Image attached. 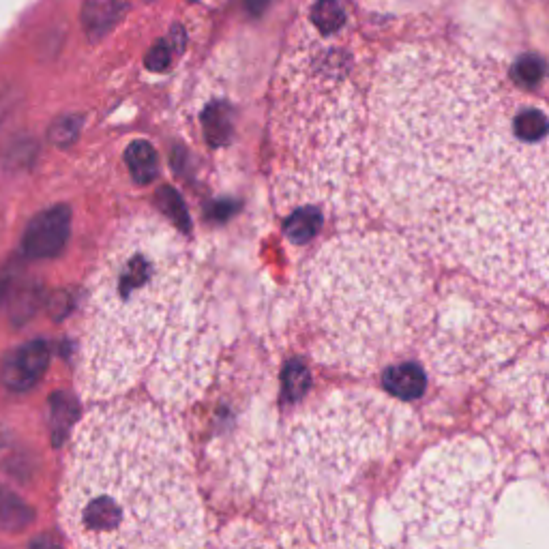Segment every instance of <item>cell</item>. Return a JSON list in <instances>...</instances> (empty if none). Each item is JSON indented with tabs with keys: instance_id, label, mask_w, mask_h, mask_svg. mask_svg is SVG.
Returning a JSON list of instances; mask_svg holds the SVG:
<instances>
[{
	"instance_id": "23",
	"label": "cell",
	"mask_w": 549,
	"mask_h": 549,
	"mask_svg": "<svg viewBox=\"0 0 549 549\" xmlns=\"http://www.w3.org/2000/svg\"><path fill=\"white\" fill-rule=\"evenodd\" d=\"M245 9L251 13V16H262V13L269 9L273 0H243Z\"/></svg>"
},
{
	"instance_id": "13",
	"label": "cell",
	"mask_w": 549,
	"mask_h": 549,
	"mask_svg": "<svg viewBox=\"0 0 549 549\" xmlns=\"http://www.w3.org/2000/svg\"><path fill=\"white\" fill-rule=\"evenodd\" d=\"M513 133L528 144H543L547 136V118L537 108H524L513 114Z\"/></svg>"
},
{
	"instance_id": "9",
	"label": "cell",
	"mask_w": 549,
	"mask_h": 549,
	"mask_svg": "<svg viewBox=\"0 0 549 549\" xmlns=\"http://www.w3.org/2000/svg\"><path fill=\"white\" fill-rule=\"evenodd\" d=\"M48 363L50 348L46 341H28V344H22L5 356L3 367H0V378L13 391H28L46 374Z\"/></svg>"
},
{
	"instance_id": "16",
	"label": "cell",
	"mask_w": 549,
	"mask_h": 549,
	"mask_svg": "<svg viewBox=\"0 0 549 549\" xmlns=\"http://www.w3.org/2000/svg\"><path fill=\"white\" fill-rule=\"evenodd\" d=\"M31 519V509L24 502H20L18 496L0 489V526L7 530H22L24 526L31 524Z\"/></svg>"
},
{
	"instance_id": "17",
	"label": "cell",
	"mask_w": 549,
	"mask_h": 549,
	"mask_svg": "<svg viewBox=\"0 0 549 549\" xmlns=\"http://www.w3.org/2000/svg\"><path fill=\"white\" fill-rule=\"evenodd\" d=\"M511 73H513V80L519 86L532 88V86L541 84V80L545 76V63H543V58L537 56V54H524L515 63V67H513Z\"/></svg>"
},
{
	"instance_id": "10",
	"label": "cell",
	"mask_w": 549,
	"mask_h": 549,
	"mask_svg": "<svg viewBox=\"0 0 549 549\" xmlns=\"http://www.w3.org/2000/svg\"><path fill=\"white\" fill-rule=\"evenodd\" d=\"M127 0H84L82 26L93 41L106 37L127 16Z\"/></svg>"
},
{
	"instance_id": "21",
	"label": "cell",
	"mask_w": 549,
	"mask_h": 549,
	"mask_svg": "<svg viewBox=\"0 0 549 549\" xmlns=\"http://www.w3.org/2000/svg\"><path fill=\"white\" fill-rule=\"evenodd\" d=\"M174 52H178V50L172 46L170 39L159 41L157 46H155L151 52H148V56H146V67L151 69V71H166V69L172 65V56H174Z\"/></svg>"
},
{
	"instance_id": "1",
	"label": "cell",
	"mask_w": 549,
	"mask_h": 549,
	"mask_svg": "<svg viewBox=\"0 0 549 549\" xmlns=\"http://www.w3.org/2000/svg\"><path fill=\"white\" fill-rule=\"evenodd\" d=\"M372 198L397 232L481 284L543 292L547 159L477 73L408 63L374 97L367 140Z\"/></svg>"
},
{
	"instance_id": "12",
	"label": "cell",
	"mask_w": 549,
	"mask_h": 549,
	"mask_svg": "<svg viewBox=\"0 0 549 549\" xmlns=\"http://www.w3.org/2000/svg\"><path fill=\"white\" fill-rule=\"evenodd\" d=\"M127 166L131 170V176L136 178L138 183H151L155 174H157V155H155V148L140 140V142H133L129 148H127Z\"/></svg>"
},
{
	"instance_id": "5",
	"label": "cell",
	"mask_w": 549,
	"mask_h": 549,
	"mask_svg": "<svg viewBox=\"0 0 549 549\" xmlns=\"http://www.w3.org/2000/svg\"><path fill=\"white\" fill-rule=\"evenodd\" d=\"M429 277L402 234L352 232L305 266L301 301L322 363L365 372L429 322Z\"/></svg>"
},
{
	"instance_id": "18",
	"label": "cell",
	"mask_w": 549,
	"mask_h": 549,
	"mask_svg": "<svg viewBox=\"0 0 549 549\" xmlns=\"http://www.w3.org/2000/svg\"><path fill=\"white\" fill-rule=\"evenodd\" d=\"M73 410H76V404L71 402L69 397H65L63 393H56L54 402H52V419H54V434H56V442L67 436L69 427H71V421L76 414H73Z\"/></svg>"
},
{
	"instance_id": "7",
	"label": "cell",
	"mask_w": 549,
	"mask_h": 549,
	"mask_svg": "<svg viewBox=\"0 0 549 549\" xmlns=\"http://www.w3.org/2000/svg\"><path fill=\"white\" fill-rule=\"evenodd\" d=\"M468 309H464L466 320L457 316L455 309L438 318L436 329L429 337L432 346L427 354H432V363L442 374L468 376L483 372L485 367L494 365L498 356L507 354L517 339V318L513 305H502L498 301H472L464 294Z\"/></svg>"
},
{
	"instance_id": "22",
	"label": "cell",
	"mask_w": 549,
	"mask_h": 549,
	"mask_svg": "<svg viewBox=\"0 0 549 549\" xmlns=\"http://www.w3.org/2000/svg\"><path fill=\"white\" fill-rule=\"evenodd\" d=\"M78 129H80V118L76 116H67V118H61V121H58L52 131H50V136L56 144H67L71 142L73 138L78 136Z\"/></svg>"
},
{
	"instance_id": "3",
	"label": "cell",
	"mask_w": 549,
	"mask_h": 549,
	"mask_svg": "<svg viewBox=\"0 0 549 549\" xmlns=\"http://www.w3.org/2000/svg\"><path fill=\"white\" fill-rule=\"evenodd\" d=\"M61 522L82 547L204 545V507L181 423L146 402L88 414L69 449Z\"/></svg>"
},
{
	"instance_id": "14",
	"label": "cell",
	"mask_w": 549,
	"mask_h": 549,
	"mask_svg": "<svg viewBox=\"0 0 549 549\" xmlns=\"http://www.w3.org/2000/svg\"><path fill=\"white\" fill-rule=\"evenodd\" d=\"M311 22L322 35H335L346 24V9L339 0H318L311 9Z\"/></svg>"
},
{
	"instance_id": "11",
	"label": "cell",
	"mask_w": 549,
	"mask_h": 549,
	"mask_svg": "<svg viewBox=\"0 0 549 549\" xmlns=\"http://www.w3.org/2000/svg\"><path fill=\"white\" fill-rule=\"evenodd\" d=\"M427 380L417 365L402 363L391 367L384 376V389L397 399H417L425 393Z\"/></svg>"
},
{
	"instance_id": "2",
	"label": "cell",
	"mask_w": 549,
	"mask_h": 549,
	"mask_svg": "<svg viewBox=\"0 0 549 549\" xmlns=\"http://www.w3.org/2000/svg\"><path fill=\"white\" fill-rule=\"evenodd\" d=\"M211 365L187 245L159 219L127 221L103 251L88 288L80 393L101 402L146 382L161 402H185L209 380Z\"/></svg>"
},
{
	"instance_id": "15",
	"label": "cell",
	"mask_w": 549,
	"mask_h": 549,
	"mask_svg": "<svg viewBox=\"0 0 549 549\" xmlns=\"http://www.w3.org/2000/svg\"><path fill=\"white\" fill-rule=\"evenodd\" d=\"M322 226V213L314 209H294L288 217L286 234L294 243H307L314 239Z\"/></svg>"
},
{
	"instance_id": "6",
	"label": "cell",
	"mask_w": 549,
	"mask_h": 549,
	"mask_svg": "<svg viewBox=\"0 0 549 549\" xmlns=\"http://www.w3.org/2000/svg\"><path fill=\"white\" fill-rule=\"evenodd\" d=\"M500 485L481 440L455 438L427 451L406 474L395 513L408 545H477Z\"/></svg>"
},
{
	"instance_id": "19",
	"label": "cell",
	"mask_w": 549,
	"mask_h": 549,
	"mask_svg": "<svg viewBox=\"0 0 549 549\" xmlns=\"http://www.w3.org/2000/svg\"><path fill=\"white\" fill-rule=\"evenodd\" d=\"M206 118V131H209L211 140L215 142H224V136L228 133V108L224 103H215L204 114Z\"/></svg>"
},
{
	"instance_id": "8",
	"label": "cell",
	"mask_w": 549,
	"mask_h": 549,
	"mask_svg": "<svg viewBox=\"0 0 549 549\" xmlns=\"http://www.w3.org/2000/svg\"><path fill=\"white\" fill-rule=\"evenodd\" d=\"M71 211L58 204L39 213L22 236V254L31 260H48L61 254L69 241Z\"/></svg>"
},
{
	"instance_id": "4",
	"label": "cell",
	"mask_w": 549,
	"mask_h": 549,
	"mask_svg": "<svg viewBox=\"0 0 549 549\" xmlns=\"http://www.w3.org/2000/svg\"><path fill=\"white\" fill-rule=\"evenodd\" d=\"M417 434L402 404L339 391L294 421L271 485V511L292 543L365 545V489Z\"/></svg>"
},
{
	"instance_id": "20",
	"label": "cell",
	"mask_w": 549,
	"mask_h": 549,
	"mask_svg": "<svg viewBox=\"0 0 549 549\" xmlns=\"http://www.w3.org/2000/svg\"><path fill=\"white\" fill-rule=\"evenodd\" d=\"M286 395L292 399H299L309 389V369L303 363H292L286 374Z\"/></svg>"
}]
</instances>
